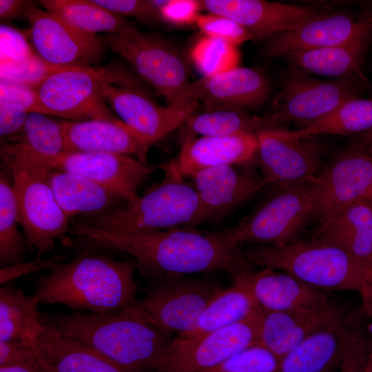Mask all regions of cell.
Returning a JSON list of instances; mask_svg holds the SVG:
<instances>
[{"label": "cell", "mask_w": 372, "mask_h": 372, "mask_svg": "<svg viewBox=\"0 0 372 372\" xmlns=\"http://www.w3.org/2000/svg\"><path fill=\"white\" fill-rule=\"evenodd\" d=\"M70 234L129 254L136 260L140 276L145 278L224 270L234 282H242L254 271L245 251L220 231L204 234L185 227L118 234L75 221Z\"/></svg>", "instance_id": "1"}, {"label": "cell", "mask_w": 372, "mask_h": 372, "mask_svg": "<svg viewBox=\"0 0 372 372\" xmlns=\"http://www.w3.org/2000/svg\"><path fill=\"white\" fill-rule=\"evenodd\" d=\"M43 315L60 334L92 347L129 372H158L175 339L135 305L104 313Z\"/></svg>", "instance_id": "2"}, {"label": "cell", "mask_w": 372, "mask_h": 372, "mask_svg": "<svg viewBox=\"0 0 372 372\" xmlns=\"http://www.w3.org/2000/svg\"><path fill=\"white\" fill-rule=\"evenodd\" d=\"M135 270V259L87 253L41 276L33 295L40 303L62 304L74 311L115 312L138 301Z\"/></svg>", "instance_id": "3"}, {"label": "cell", "mask_w": 372, "mask_h": 372, "mask_svg": "<svg viewBox=\"0 0 372 372\" xmlns=\"http://www.w3.org/2000/svg\"><path fill=\"white\" fill-rule=\"evenodd\" d=\"M163 179L134 203L88 216L85 223L102 230L136 234L203 223V205L193 185L172 161L160 164Z\"/></svg>", "instance_id": "4"}, {"label": "cell", "mask_w": 372, "mask_h": 372, "mask_svg": "<svg viewBox=\"0 0 372 372\" xmlns=\"http://www.w3.org/2000/svg\"><path fill=\"white\" fill-rule=\"evenodd\" d=\"M245 254L252 264L283 269L318 289L360 293L365 278L362 265L347 251L318 237L297 240L281 247L258 245Z\"/></svg>", "instance_id": "5"}, {"label": "cell", "mask_w": 372, "mask_h": 372, "mask_svg": "<svg viewBox=\"0 0 372 372\" xmlns=\"http://www.w3.org/2000/svg\"><path fill=\"white\" fill-rule=\"evenodd\" d=\"M105 41L141 80L165 97L167 106L194 113L199 103L191 97L185 63L173 45L158 35L139 30L132 22Z\"/></svg>", "instance_id": "6"}, {"label": "cell", "mask_w": 372, "mask_h": 372, "mask_svg": "<svg viewBox=\"0 0 372 372\" xmlns=\"http://www.w3.org/2000/svg\"><path fill=\"white\" fill-rule=\"evenodd\" d=\"M311 183L273 185L271 192L248 215L221 234L238 245L253 243L281 247L297 240L316 216Z\"/></svg>", "instance_id": "7"}, {"label": "cell", "mask_w": 372, "mask_h": 372, "mask_svg": "<svg viewBox=\"0 0 372 372\" xmlns=\"http://www.w3.org/2000/svg\"><path fill=\"white\" fill-rule=\"evenodd\" d=\"M1 165L12 178L19 222L30 248L39 255L51 251L70 233V219L59 205L42 168L0 150Z\"/></svg>", "instance_id": "8"}, {"label": "cell", "mask_w": 372, "mask_h": 372, "mask_svg": "<svg viewBox=\"0 0 372 372\" xmlns=\"http://www.w3.org/2000/svg\"><path fill=\"white\" fill-rule=\"evenodd\" d=\"M0 150L16 154L37 167L82 176L112 192L127 203H134L139 198L138 185L156 169L126 155L65 151L54 156H43L26 150L12 142L1 143Z\"/></svg>", "instance_id": "9"}, {"label": "cell", "mask_w": 372, "mask_h": 372, "mask_svg": "<svg viewBox=\"0 0 372 372\" xmlns=\"http://www.w3.org/2000/svg\"><path fill=\"white\" fill-rule=\"evenodd\" d=\"M207 278L169 274L152 280L135 306L153 324L178 335L194 330L204 311L223 290Z\"/></svg>", "instance_id": "10"}, {"label": "cell", "mask_w": 372, "mask_h": 372, "mask_svg": "<svg viewBox=\"0 0 372 372\" xmlns=\"http://www.w3.org/2000/svg\"><path fill=\"white\" fill-rule=\"evenodd\" d=\"M101 95L120 119L152 145L193 114L158 104L121 68H98Z\"/></svg>", "instance_id": "11"}, {"label": "cell", "mask_w": 372, "mask_h": 372, "mask_svg": "<svg viewBox=\"0 0 372 372\" xmlns=\"http://www.w3.org/2000/svg\"><path fill=\"white\" fill-rule=\"evenodd\" d=\"M33 88L40 113L72 121H122L101 95L98 68L59 67Z\"/></svg>", "instance_id": "12"}, {"label": "cell", "mask_w": 372, "mask_h": 372, "mask_svg": "<svg viewBox=\"0 0 372 372\" xmlns=\"http://www.w3.org/2000/svg\"><path fill=\"white\" fill-rule=\"evenodd\" d=\"M261 307L230 326L192 338H175L158 372H203L260 342Z\"/></svg>", "instance_id": "13"}, {"label": "cell", "mask_w": 372, "mask_h": 372, "mask_svg": "<svg viewBox=\"0 0 372 372\" xmlns=\"http://www.w3.org/2000/svg\"><path fill=\"white\" fill-rule=\"evenodd\" d=\"M320 223L372 194V156L359 143L338 154L311 183Z\"/></svg>", "instance_id": "14"}, {"label": "cell", "mask_w": 372, "mask_h": 372, "mask_svg": "<svg viewBox=\"0 0 372 372\" xmlns=\"http://www.w3.org/2000/svg\"><path fill=\"white\" fill-rule=\"evenodd\" d=\"M355 79L324 81L289 76L265 116L279 125L293 122L305 128L346 101L358 97L360 89Z\"/></svg>", "instance_id": "15"}, {"label": "cell", "mask_w": 372, "mask_h": 372, "mask_svg": "<svg viewBox=\"0 0 372 372\" xmlns=\"http://www.w3.org/2000/svg\"><path fill=\"white\" fill-rule=\"evenodd\" d=\"M37 54L56 66H90L102 56L105 41L84 32L60 15L43 10L28 1L23 14Z\"/></svg>", "instance_id": "16"}, {"label": "cell", "mask_w": 372, "mask_h": 372, "mask_svg": "<svg viewBox=\"0 0 372 372\" xmlns=\"http://www.w3.org/2000/svg\"><path fill=\"white\" fill-rule=\"evenodd\" d=\"M256 165L271 185L311 182L326 165L324 151L315 137L298 138L274 129L257 136Z\"/></svg>", "instance_id": "17"}, {"label": "cell", "mask_w": 372, "mask_h": 372, "mask_svg": "<svg viewBox=\"0 0 372 372\" xmlns=\"http://www.w3.org/2000/svg\"><path fill=\"white\" fill-rule=\"evenodd\" d=\"M255 163L229 165L200 170L190 176L203 205V223H216L269 182Z\"/></svg>", "instance_id": "18"}, {"label": "cell", "mask_w": 372, "mask_h": 372, "mask_svg": "<svg viewBox=\"0 0 372 372\" xmlns=\"http://www.w3.org/2000/svg\"><path fill=\"white\" fill-rule=\"evenodd\" d=\"M371 31L372 19L355 21L344 13L322 12L269 39L262 53L266 57H283L343 44Z\"/></svg>", "instance_id": "19"}, {"label": "cell", "mask_w": 372, "mask_h": 372, "mask_svg": "<svg viewBox=\"0 0 372 372\" xmlns=\"http://www.w3.org/2000/svg\"><path fill=\"white\" fill-rule=\"evenodd\" d=\"M200 2L201 9L238 22L255 40H268L322 13L312 8L263 0H203Z\"/></svg>", "instance_id": "20"}, {"label": "cell", "mask_w": 372, "mask_h": 372, "mask_svg": "<svg viewBox=\"0 0 372 372\" xmlns=\"http://www.w3.org/2000/svg\"><path fill=\"white\" fill-rule=\"evenodd\" d=\"M269 92L268 81L261 72L243 67L203 77L190 87L192 99L203 103L206 110L254 107L265 102Z\"/></svg>", "instance_id": "21"}, {"label": "cell", "mask_w": 372, "mask_h": 372, "mask_svg": "<svg viewBox=\"0 0 372 372\" xmlns=\"http://www.w3.org/2000/svg\"><path fill=\"white\" fill-rule=\"evenodd\" d=\"M347 313V309L336 302L309 310L271 311L261 308L260 344L281 360L309 335Z\"/></svg>", "instance_id": "22"}, {"label": "cell", "mask_w": 372, "mask_h": 372, "mask_svg": "<svg viewBox=\"0 0 372 372\" xmlns=\"http://www.w3.org/2000/svg\"><path fill=\"white\" fill-rule=\"evenodd\" d=\"M65 151L134 155L146 163L152 146L123 121L59 120Z\"/></svg>", "instance_id": "23"}, {"label": "cell", "mask_w": 372, "mask_h": 372, "mask_svg": "<svg viewBox=\"0 0 372 372\" xmlns=\"http://www.w3.org/2000/svg\"><path fill=\"white\" fill-rule=\"evenodd\" d=\"M257 150V136L253 134L188 136L171 161L182 176L190 177L210 167L255 163Z\"/></svg>", "instance_id": "24"}, {"label": "cell", "mask_w": 372, "mask_h": 372, "mask_svg": "<svg viewBox=\"0 0 372 372\" xmlns=\"http://www.w3.org/2000/svg\"><path fill=\"white\" fill-rule=\"evenodd\" d=\"M242 283L249 288L257 304L266 311L318 309L334 302L321 289L272 269L254 271Z\"/></svg>", "instance_id": "25"}, {"label": "cell", "mask_w": 372, "mask_h": 372, "mask_svg": "<svg viewBox=\"0 0 372 372\" xmlns=\"http://www.w3.org/2000/svg\"><path fill=\"white\" fill-rule=\"evenodd\" d=\"M358 317L348 313L309 335L282 358L280 372H329L340 364Z\"/></svg>", "instance_id": "26"}, {"label": "cell", "mask_w": 372, "mask_h": 372, "mask_svg": "<svg viewBox=\"0 0 372 372\" xmlns=\"http://www.w3.org/2000/svg\"><path fill=\"white\" fill-rule=\"evenodd\" d=\"M313 237L338 245L362 267V286L372 285V206L368 202L354 203L320 223ZM362 289V288H361Z\"/></svg>", "instance_id": "27"}, {"label": "cell", "mask_w": 372, "mask_h": 372, "mask_svg": "<svg viewBox=\"0 0 372 372\" xmlns=\"http://www.w3.org/2000/svg\"><path fill=\"white\" fill-rule=\"evenodd\" d=\"M43 318L45 329L35 344L46 372H129L92 347L62 335Z\"/></svg>", "instance_id": "28"}, {"label": "cell", "mask_w": 372, "mask_h": 372, "mask_svg": "<svg viewBox=\"0 0 372 372\" xmlns=\"http://www.w3.org/2000/svg\"><path fill=\"white\" fill-rule=\"evenodd\" d=\"M41 168L59 205L69 219L79 214L93 216L111 210L121 198L101 185L79 175Z\"/></svg>", "instance_id": "29"}, {"label": "cell", "mask_w": 372, "mask_h": 372, "mask_svg": "<svg viewBox=\"0 0 372 372\" xmlns=\"http://www.w3.org/2000/svg\"><path fill=\"white\" fill-rule=\"evenodd\" d=\"M370 34L349 42L327 48L284 56L295 68L302 71L340 79H366L360 68L361 60Z\"/></svg>", "instance_id": "30"}, {"label": "cell", "mask_w": 372, "mask_h": 372, "mask_svg": "<svg viewBox=\"0 0 372 372\" xmlns=\"http://www.w3.org/2000/svg\"><path fill=\"white\" fill-rule=\"evenodd\" d=\"M34 295L10 283L0 288V341H35L45 329Z\"/></svg>", "instance_id": "31"}, {"label": "cell", "mask_w": 372, "mask_h": 372, "mask_svg": "<svg viewBox=\"0 0 372 372\" xmlns=\"http://www.w3.org/2000/svg\"><path fill=\"white\" fill-rule=\"evenodd\" d=\"M184 125L183 138L243 133L258 136L265 131L283 129L265 116H258L243 110L229 109L206 110L198 114H193Z\"/></svg>", "instance_id": "32"}, {"label": "cell", "mask_w": 372, "mask_h": 372, "mask_svg": "<svg viewBox=\"0 0 372 372\" xmlns=\"http://www.w3.org/2000/svg\"><path fill=\"white\" fill-rule=\"evenodd\" d=\"M258 306L249 288L234 282L232 287L223 289L213 299L194 330L178 337L196 338L230 326L247 318Z\"/></svg>", "instance_id": "33"}, {"label": "cell", "mask_w": 372, "mask_h": 372, "mask_svg": "<svg viewBox=\"0 0 372 372\" xmlns=\"http://www.w3.org/2000/svg\"><path fill=\"white\" fill-rule=\"evenodd\" d=\"M372 130V99H351L330 113L300 130L291 131L298 138L321 134L351 135Z\"/></svg>", "instance_id": "34"}, {"label": "cell", "mask_w": 372, "mask_h": 372, "mask_svg": "<svg viewBox=\"0 0 372 372\" xmlns=\"http://www.w3.org/2000/svg\"><path fill=\"white\" fill-rule=\"evenodd\" d=\"M46 10L60 15L76 28L90 34H116L130 21L110 12L93 0H41Z\"/></svg>", "instance_id": "35"}, {"label": "cell", "mask_w": 372, "mask_h": 372, "mask_svg": "<svg viewBox=\"0 0 372 372\" xmlns=\"http://www.w3.org/2000/svg\"><path fill=\"white\" fill-rule=\"evenodd\" d=\"M6 141L43 156H54L65 151V138L59 120L37 112H30L21 132L3 142Z\"/></svg>", "instance_id": "36"}, {"label": "cell", "mask_w": 372, "mask_h": 372, "mask_svg": "<svg viewBox=\"0 0 372 372\" xmlns=\"http://www.w3.org/2000/svg\"><path fill=\"white\" fill-rule=\"evenodd\" d=\"M17 207L12 184L0 175V265L5 267L23 261L25 246L18 229Z\"/></svg>", "instance_id": "37"}, {"label": "cell", "mask_w": 372, "mask_h": 372, "mask_svg": "<svg viewBox=\"0 0 372 372\" xmlns=\"http://www.w3.org/2000/svg\"><path fill=\"white\" fill-rule=\"evenodd\" d=\"M190 58L203 77H210L238 67L240 53L236 45L203 37L192 46Z\"/></svg>", "instance_id": "38"}, {"label": "cell", "mask_w": 372, "mask_h": 372, "mask_svg": "<svg viewBox=\"0 0 372 372\" xmlns=\"http://www.w3.org/2000/svg\"><path fill=\"white\" fill-rule=\"evenodd\" d=\"M280 361L269 349L258 344L203 372H280Z\"/></svg>", "instance_id": "39"}, {"label": "cell", "mask_w": 372, "mask_h": 372, "mask_svg": "<svg viewBox=\"0 0 372 372\" xmlns=\"http://www.w3.org/2000/svg\"><path fill=\"white\" fill-rule=\"evenodd\" d=\"M205 37L218 39L237 46L255 40L254 36L232 19L221 14H200L196 22Z\"/></svg>", "instance_id": "40"}, {"label": "cell", "mask_w": 372, "mask_h": 372, "mask_svg": "<svg viewBox=\"0 0 372 372\" xmlns=\"http://www.w3.org/2000/svg\"><path fill=\"white\" fill-rule=\"evenodd\" d=\"M59 67L62 66L51 65L36 53L31 59L21 63L0 64L1 81L33 87Z\"/></svg>", "instance_id": "41"}, {"label": "cell", "mask_w": 372, "mask_h": 372, "mask_svg": "<svg viewBox=\"0 0 372 372\" xmlns=\"http://www.w3.org/2000/svg\"><path fill=\"white\" fill-rule=\"evenodd\" d=\"M370 346L364 323L360 318L351 331L339 372H365Z\"/></svg>", "instance_id": "42"}, {"label": "cell", "mask_w": 372, "mask_h": 372, "mask_svg": "<svg viewBox=\"0 0 372 372\" xmlns=\"http://www.w3.org/2000/svg\"><path fill=\"white\" fill-rule=\"evenodd\" d=\"M35 54L24 32L8 25L1 24V64L21 63Z\"/></svg>", "instance_id": "43"}, {"label": "cell", "mask_w": 372, "mask_h": 372, "mask_svg": "<svg viewBox=\"0 0 372 372\" xmlns=\"http://www.w3.org/2000/svg\"><path fill=\"white\" fill-rule=\"evenodd\" d=\"M41 367L35 341H0V366Z\"/></svg>", "instance_id": "44"}, {"label": "cell", "mask_w": 372, "mask_h": 372, "mask_svg": "<svg viewBox=\"0 0 372 372\" xmlns=\"http://www.w3.org/2000/svg\"><path fill=\"white\" fill-rule=\"evenodd\" d=\"M96 3L119 16H130L147 23L160 19V12L150 0H93Z\"/></svg>", "instance_id": "45"}, {"label": "cell", "mask_w": 372, "mask_h": 372, "mask_svg": "<svg viewBox=\"0 0 372 372\" xmlns=\"http://www.w3.org/2000/svg\"><path fill=\"white\" fill-rule=\"evenodd\" d=\"M0 103L19 107L28 113L39 112L34 88L25 84L1 81Z\"/></svg>", "instance_id": "46"}, {"label": "cell", "mask_w": 372, "mask_h": 372, "mask_svg": "<svg viewBox=\"0 0 372 372\" xmlns=\"http://www.w3.org/2000/svg\"><path fill=\"white\" fill-rule=\"evenodd\" d=\"M200 9V1L169 0L161 9L160 18L173 25H190L196 22Z\"/></svg>", "instance_id": "47"}, {"label": "cell", "mask_w": 372, "mask_h": 372, "mask_svg": "<svg viewBox=\"0 0 372 372\" xmlns=\"http://www.w3.org/2000/svg\"><path fill=\"white\" fill-rule=\"evenodd\" d=\"M64 257L54 255L50 258H37L28 262H19L16 265L2 267L0 269V283L3 285L10 283L19 277L27 276L42 270H52L62 263Z\"/></svg>", "instance_id": "48"}, {"label": "cell", "mask_w": 372, "mask_h": 372, "mask_svg": "<svg viewBox=\"0 0 372 372\" xmlns=\"http://www.w3.org/2000/svg\"><path fill=\"white\" fill-rule=\"evenodd\" d=\"M28 112L19 107L0 103V136L1 142L18 135L25 122Z\"/></svg>", "instance_id": "49"}, {"label": "cell", "mask_w": 372, "mask_h": 372, "mask_svg": "<svg viewBox=\"0 0 372 372\" xmlns=\"http://www.w3.org/2000/svg\"><path fill=\"white\" fill-rule=\"evenodd\" d=\"M28 1L21 0H1L0 19L1 21H8L24 14Z\"/></svg>", "instance_id": "50"}, {"label": "cell", "mask_w": 372, "mask_h": 372, "mask_svg": "<svg viewBox=\"0 0 372 372\" xmlns=\"http://www.w3.org/2000/svg\"><path fill=\"white\" fill-rule=\"evenodd\" d=\"M362 298L363 313L372 318V285L362 287L360 293Z\"/></svg>", "instance_id": "51"}, {"label": "cell", "mask_w": 372, "mask_h": 372, "mask_svg": "<svg viewBox=\"0 0 372 372\" xmlns=\"http://www.w3.org/2000/svg\"><path fill=\"white\" fill-rule=\"evenodd\" d=\"M0 372H46L40 367L32 366H0Z\"/></svg>", "instance_id": "52"}, {"label": "cell", "mask_w": 372, "mask_h": 372, "mask_svg": "<svg viewBox=\"0 0 372 372\" xmlns=\"http://www.w3.org/2000/svg\"><path fill=\"white\" fill-rule=\"evenodd\" d=\"M358 143L372 156V130L360 134Z\"/></svg>", "instance_id": "53"}, {"label": "cell", "mask_w": 372, "mask_h": 372, "mask_svg": "<svg viewBox=\"0 0 372 372\" xmlns=\"http://www.w3.org/2000/svg\"><path fill=\"white\" fill-rule=\"evenodd\" d=\"M365 372H372V342H371L370 349L368 355L367 364Z\"/></svg>", "instance_id": "54"}, {"label": "cell", "mask_w": 372, "mask_h": 372, "mask_svg": "<svg viewBox=\"0 0 372 372\" xmlns=\"http://www.w3.org/2000/svg\"><path fill=\"white\" fill-rule=\"evenodd\" d=\"M369 203L371 204L372 203V194L369 199V200L367 201Z\"/></svg>", "instance_id": "55"}, {"label": "cell", "mask_w": 372, "mask_h": 372, "mask_svg": "<svg viewBox=\"0 0 372 372\" xmlns=\"http://www.w3.org/2000/svg\"><path fill=\"white\" fill-rule=\"evenodd\" d=\"M369 204H370V203H369ZM371 206H372V203H371Z\"/></svg>", "instance_id": "56"}]
</instances>
